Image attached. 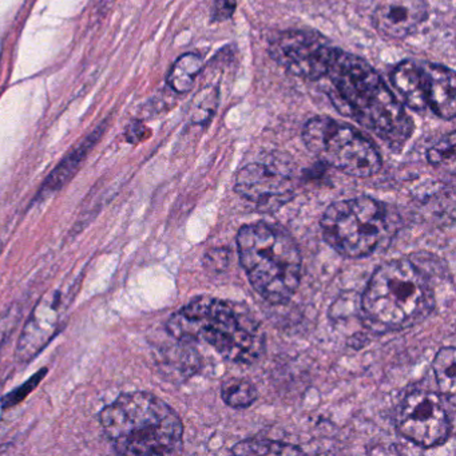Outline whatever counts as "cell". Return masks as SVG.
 I'll list each match as a JSON object with an SVG mask.
<instances>
[{"label": "cell", "instance_id": "obj_1", "mask_svg": "<svg viewBox=\"0 0 456 456\" xmlns=\"http://www.w3.org/2000/svg\"><path fill=\"white\" fill-rule=\"evenodd\" d=\"M319 82L338 113L354 119L392 151L404 148L415 125L370 63L333 47L327 73Z\"/></svg>", "mask_w": 456, "mask_h": 456}, {"label": "cell", "instance_id": "obj_2", "mask_svg": "<svg viewBox=\"0 0 456 456\" xmlns=\"http://www.w3.org/2000/svg\"><path fill=\"white\" fill-rule=\"evenodd\" d=\"M167 330L178 343L207 344L224 360L253 364L263 356L265 333L245 304L199 296L175 312Z\"/></svg>", "mask_w": 456, "mask_h": 456}, {"label": "cell", "instance_id": "obj_3", "mask_svg": "<svg viewBox=\"0 0 456 456\" xmlns=\"http://www.w3.org/2000/svg\"><path fill=\"white\" fill-rule=\"evenodd\" d=\"M101 424L122 455H173L183 448V420L151 392L121 395L101 412Z\"/></svg>", "mask_w": 456, "mask_h": 456}, {"label": "cell", "instance_id": "obj_4", "mask_svg": "<svg viewBox=\"0 0 456 456\" xmlns=\"http://www.w3.org/2000/svg\"><path fill=\"white\" fill-rule=\"evenodd\" d=\"M434 308L428 276L410 260H394L379 266L362 297V322L376 333L413 327Z\"/></svg>", "mask_w": 456, "mask_h": 456}, {"label": "cell", "instance_id": "obj_5", "mask_svg": "<svg viewBox=\"0 0 456 456\" xmlns=\"http://www.w3.org/2000/svg\"><path fill=\"white\" fill-rule=\"evenodd\" d=\"M242 268L253 289L268 303L290 300L301 281L303 257L295 239L272 224H248L237 234Z\"/></svg>", "mask_w": 456, "mask_h": 456}, {"label": "cell", "instance_id": "obj_6", "mask_svg": "<svg viewBox=\"0 0 456 456\" xmlns=\"http://www.w3.org/2000/svg\"><path fill=\"white\" fill-rule=\"evenodd\" d=\"M327 244L338 255L362 258L372 255L388 231V213L378 200L354 197L333 202L322 218Z\"/></svg>", "mask_w": 456, "mask_h": 456}, {"label": "cell", "instance_id": "obj_7", "mask_svg": "<svg viewBox=\"0 0 456 456\" xmlns=\"http://www.w3.org/2000/svg\"><path fill=\"white\" fill-rule=\"evenodd\" d=\"M303 140L320 161L351 177H372L381 169L378 148L349 125L316 117L304 126Z\"/></svg>", "mask_w": 456, "mask_h": 456}, {"label": "cell", "instance_id": "obj_8", "mask_svg": "<svg viewBox=\"0 0 456 456\" xmlns=\"http://www.w3.org/2000/svg\"><path fill=\"white\" fill-rule=\"evenodd\" d=\"M396 429L418 447H439L447 442L452 429L444 400L434 392L408 395L396 413Z\"/></svg>", "mask_w": 456, "mask_h": 456}, {"label": "cell", "instance_id": "obj_9", "mask_svg": "<svg viewBox=\"0 0 456 456\" xmlns=\"http://www.w3.org/2000/svg\"><path fill=\"white\" fill-rule=\"evenodd\" d=\"M332 49L322 36L309 31H281L269 42V54L277 65L312 82L324 78Z\"/></svg>", "mask_w": 456, "mask_h": 456}, {"label": "cell", "instance_id": "obj_10", "mask_svg": "<svg viewBox=\"0 0 456 456\" xmlns=\"http://www.w3.org/2000/svg\"><path fill=\"white\" fill-rule=\"evenodd\" d=\"M234 191L260 212H276L295 197L296 178L272 162H252L240 170Z\"/></svg>", "mask_w": 456, "mask_h": 456}, {"label": "cell", "instance_id": "obj_11", "mask_svg": "<svg viewBox=\"0 0 456 456\" xmlns=\"http://www.w3.org/2000/svg\"><path fill=\"white\" fill-rule=\"evenodd\" d=\"M428 18L426 0H373L372 23L380 36L404 39Z\"/></svg>", "mask_w": 456, "mask_h": 456}, {"label": "cell", "instance_id": "obj_12", "mask_svg": "<svg viewBox=\"0 0 456 456\" xmlns=\"http://www.w3.org/2000/svg\"><path fill=\"white\" fill-rule=\"evenodd\" d=\"M62 293L54 290L34 309L18 344V356L23 362L37 356L54 338L62 314Z\"/></svg>", "mask_w": 456, "mask_h": 456}, {"label": "cell", "instance_id": "obj_13", "mask_svg": "<svg viewBox=\"0 0 456 456\" xmlns=\"http://www.w3.org/2000/svg\"><path fill=\"white\" fill-rule=\"evenodd\" d=\"M427 76V105L442 119L452 121L456 116V78L451 69L423 63Z\"/></svg>", "mask_w": 456, "mask_h": 456}, {"label": "cell", "instance_id": "obj_14", "mask_svg": "<svg viewBox=\"0 0 456 456\" xmlns=\"http://www.w3.org/2000/svg\"><path fill=\"white\" fill-rule=\"evenodd\" d=\"M106 125H108V122H102L100 126L95 127L89 135H86L78 145L74 146L69 151L68 156L58 164V167L50 173L49 177L45 181L44 186L39 191L38 200H44L50 194L57 193L66 183H70L71 178L77 175L79 167H82L85 159L89 156L90 151L100 142L103 133H105Z\"/></svg>", "mask_w": 456, "mask_h": 456}, {"label": "cell", "instance_id": "obj_15", "mask_svg": "<svg viewBox=\"0 0 456 456\" xmlns=\"http://www.w3.org/2000/svg\"><path fill=\"white\" fill-rule=\"evenodd\" d=\"M391 82L408 108L424 111L427 105V76L423 63L403 61L391 74Z\"/></svg>", "mask_w": 456, "mask_h": 456}, {"label": "cell", "instance_id": "obj_16", "mask_svg": "<svg viewBox=\"0 0 456 456\" xmlns=\"http://www.w3.org/2000/svg\"><path fill=\"white\" fill-rule=\"evenodd\" d=\"M204 68V61L199 54L188 53L181 55L167 74V82L173 92L185 94L194 86L197 77Z\"/></svg>", "mask_w": 456, "mask_h": 456}, {"label": "cell", "instance_id": "obj_17", "mask_svg": "<svg viewBox=\"0 0 456 456\" xmlns=\"http://www.w3.org/2000/svg\"><path fill=\"white\" fill-rule=\"evenodd\" d=\"M435 379L442 395L453 399L456 383V352L453 346H445L435 354L432 362Z\"/></svg>", "mask_w": 456, "mask_h": 456}, {"label": "cell", "instance_id": "obj_18", "mask_svg": "<svg viewBox=\"0 0 456 456\" xmlns=\"http://www.w3.org/2000/svg\"><path fill=\"white\" fill-rule=\"evenodd\" d=\"M232 452L236 455H297L303 453V450L296 445L274 440L248 439L237 443Z\"/></svg>", "mask_w": 456, "mask_h": 456}, {"label": "cell", "instance_id": "obj_19", "mask_svg": "<svg viewBox=\"0 0 456 456\" xmlns=\"http://www.w3.org/2000/svg\"><path fill=\"white\" fill-rule=\"evenodd\" d=\"M257 389L245 379H229L221 386V397L229 407L242 410L257 400Z\"/></svg>", "mask_w": 456, "mask_h": 456}, {"label": "cell", "instance_id": "obj_20", "mask_svg": "<svg viewBox=\"0 0 456 456\" xmlns=\"http://www.w3.org/2000/svg\"><path fill=\"white\" fill-rule=\"evenodd\" d=\"M217 102L218 90L216 87H207L199 93L194 101L193 121L196 124L209 121L217 108Z\"/></svg>", "mask_w": 456, "mask_h": 456}, {"label": "cell", "instance_id": "obj_21", "mask_svg": "<svg viewBox=\"0 0 456 456\" xmlns=\"http://www.w3.org/2000/svg\"><path fill=\"white\" fill-rule=\"evenodd\" d=\"M427 159L432 167H452L455 162V133L451 132L447 137L432 146L427 153Z\"/></svg>", "mask_w": 456, "mask_h": 456}, {"label": "cell", "instance_id": "obj_22", "mask_svg": "<svg viewBox=\"0 0 456 456\" xmlns=\"http://www.w3.org/2000/svg\"><path fill=\"white\" fill-rule=\"evenodd\" d=\"M46 375L47 368H42L38 373H36L33 378L28 379L25 384L18 387V388H15L14 391L7 394L6 396L2 397V400H0V404H2V407H4V410H7V408L15 407V405L20 404L23 399H26V397L30 395V392H33L34 389L38 387V384L41 383L42 379H44Z\"/></svg>", "mask_w": 456, "mask_h": 456}, {"label": "cell", "instance_id": "obj_23", "mask_svg": "<svg viewBox=\"0 0 456 456\" xmlns=\"http://www.w3.org/2000/svg\"><path fill=\"white\" fill-rule=\"evenodd\" d=\"M236 0H216L213 4L212 22H224L231 20L236 12Z\"/></svg>", "mask_w": 456, "mask_h": 456}, {"label": "cell", "instance_id": "obj_24", "mask_svg": "<svg viewBox=\"0 0 456 456\" xmlns=\"http://www.w3.org/2000/svg\"><path fill=\"white\" fill-rule=\"evenodd\" d=\"M229 253L225 249H213L208 252L205 257V266L209 271L223 272L228 266Z\"/></svg>", "mask_w": 456, "mask_h": 456}, {"label": "cell", "instance_id": "obj_25", "mask_svg": "<svg viewBox=\"0 0 456 456\" xmlns=\"http://www.w3.org/2000/svg\"><path fill=\"white\" fill-rule=\"evenodd\" d=\"M0 252H2V241H0Z\"/></svg>", "mask_w": 456, "mask_h": 456}]
</instances>
